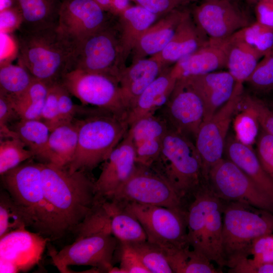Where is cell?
<instances>
[{
	"mask_svg": "<svg viewBox=\"0 0 273 273\" xmlns=\"http://www.w3.org/2000/svg\"><path fill=\"white\" fill-rule=\"evenodd\" d=\"M129 128L125 117L99 109L79 119L78 142L66 167L88 173L104 162Z\"/></svg>",
	"mask_w": 273,
	"mask_h": 273,
	"instance_id": "4",
	"label": "cell"
},
{
	"mask_svg": "<svg viewBox=\"0 0 273 273\" xmlns=\"http://www.w3.org/2000/svg\"><path fill=\"white\" fill-rule=\"evenodd\" d=\"M74 241L57 251L48 243L49 255L61 272H72L69 265H87L99 272H109L119 241L109 227L95 226L82 221L73 234Z\"/></svg>",
	"mask_w": 273,
	"mask_h": 273,
	"instance_id": "5",
	"label": "cell"
},
{
	"mask_svg": "<svg viewBox=\"0 0 273 273\" xmlns=\"http://www.w3.org/2000/svg\"><path fill=\"white\" fill-rule=\"evenodd\" d=\"M250 261L255 264L273 263V236L265 235L254 240L252 244Z\"/></svg>",
	"mask_w": 273,
	"mask_h": 273,
	"instance_id": "47",
	"label": "cell"
},
{
	"mask_svg": "<svg viewBox=\"0 0 273 273\" xmlns=\"http://www.w3.org/2000/svg\"><path fill=\"white\" fill-rule=\"evenodd\" d=\"M167 68L150 57L133 62L122 70L118 81L127 113L146 88Z\"/></svg>",
	"mask_w": 273,
	"mask_h": 273,
	"instance_id": "24",
	"label": "cell"
},
{
	"mask_svg": "<svg viewBox=\"0 0 273 273\" xmlns=\"http://www.w3.org/2000/svg\"><path fill=\"white\" fill-rule=\"evenodd\" d=\"M259 124L254 114L243 109L234 122L236 137L241 142L251 146L256 141Z\"/></svg>",
	"mask_w": 273,
	"mask_h": 273,
	"instance_id": "41",
	"label": "cell"
},
{
	"mask_svg": "<svg viewBox=\"0 0 273 273\" xmlns=\"http://www.w3.org/2000/svg\"><path fill=\"white\" fill-rule=\"evenodd\" d=\"M22 228H29L28 222L9 193L4 189L0 193V237Z\"/></svg>",
	"mask_w": 273,
	"mask_h": 273,
	"instance_id": "38",
	"label": "cell"
},
{
	"mask_svg": "<svg viewBox=\"0 0 273 273\" xmlns=\"http://www.w3.org/2000/svg\"><path fill=\"white\" fill-rule=\"evenodd\" d=\"M112 16L94 0H62L58 28L76 44L102 27Z\"/></svg>",
	"mask_w": 273,
	"mask_h": 273,
	"instance_id": "18",
	"label": "cell"
},
{
	"mask_svg": "<svg viewBox=\"0 0 273 273\" xmlns=\"http://www.w3.org/2000/svg\"><path fill=\"white\" fill-rule=\"evenodd\" d=\"M183 78L187 79L203 103V122L209 120L230 99L236 84L229 71L212 72Z\"/></svg>",
	"mask_w": 273,
	"mask_h": 273,
	"instance_id": "22",
	"label": "cell"
},
{
	"mask_svg": "<svg viewBox=\"0 0 273 273\" xmlns=\"http://www.w3.org/2000/svg\"><path fill=\"white\" fill-rule=\"evenodd\" d=\"M197 0H131L161 17L169 12L196 2Z\"/></svg>",
	"mask_w": 273,
	"mask_h": 273,
	"instance_id": "48",
	"label": "cell"
},
{
	"mask_svg": "<svg viewBox=\"0 0 273 273\" xmlns=\"http://www.w3.org/2000/svg\"><path fill=\"white\" fill-rule=\"evenodd\" d=\"M16 31L18 64L35 79L50 84L60 82L69 70L76 44L58 27Z\"/></svg>",
	"mask_w": 273,
	"mask_h": 273,
	"instance_id": "2",
	"label": "cell"
},
{
	"mask_svg": "<svg viewBox=\"0 0 273 273\" xmlns=\"http://www.w3.org/2000/svg\"><path fill=\"white\" fill-rule=\"evenodd\" d=\"M232 36L224 39L209 38L198 50L177 61L171 67L176 79L195 76L226 67Z\"/></svg>",
	"mask_w": 273,
	"mask_h": 273,
	"instance_id": "20",
	"label": "cell"
},
{
	"mask_svg": "<svg viewBox=\"0 0 273 273\" xmlns=\"http://www.w3.org/2000/svg\"><path fill=\"white\" fill-rule=\"evenodd\" d=\"M207 184L222 200L246 204L273 214V201L228 159L221 158L211 167Z\"/></svg>",
	"mask_w": 273,
	"mask_h": 273,
	"instance_id": "12",
	"label": "cell"
},
{
	"mask_svg": "<svg viewBox=\"0 0 273 273\" xmlns=\"http://www.w3.org/2000/svg\"><path fill=\"white\" fill-rule=\"evenodd\" d=\"M16 117L20 119L14 108L11 100L8 96L0 92L1 139H19L17 133L9 126V123Z\"/></svg>",
	"mask_w": 273,
	"mask_h": 273,
	"instance_id": "46",
	"label": "cell"
},
{
	"mask_svg": "<svg viewBox=\"0 0 273 273\" xmlns=\"http://www.w3.org/2000/svg\"><path fill=\"white\" fill-rule=\"evenodd\" d=\"M109 273H125V272L120 267H113Z\"/></svg>",
	"mask_w": 273,
	"mask_h": 273,
	"instance_id": "54",
	"label": "cell"
},
{
	"mask_svg": "<svg viewBox=\"0 0 273 273\" xmlns=\"http://www.w3.org/2000/svg\"><path fill=\"white\" fill-rule=\"evenodd\" d=\"M110 200L185 210L184 199L165 179L151 167L137 164L132 175Z\"/></svg>",
	"mask_w": 273,
	"mask_h": 273,
	"instance_id": "14",
	"label": "cell"
},
{
	"mask_svg": "<svg viewBox=\"0 0 273 273\" xmlns=\"http://www.w3.org/2000/svg\"><path fill=\"white\" fill-rule=\"evenodd\" d=\"M117 18L121 31L123 55L126 61L142 35L160 17L136 5L130 6Z\"/></svg>",
	"mask_w": 273,
	"mask_h": 273,
	"instance_id": "29",
	"label": "cell"
},
{
	"mask_svg": "<svg viewBox=\"0 0 273 273\" xmlns=\"http://www.w3.org/2000/svg\"><path fill=\"white\" fill-rule=\"evenodd\" d=\"M240 107L252 113L260 126L273 135V112L267 104L257 98L243 93Z\"/></svg>",
	"mask_w": 273,
	"mask_h": 273,
	"instance_id": "42",
	"label": "cell"
},
{
	"mask_svg": "<svg viewBox=\"0 0 273 273\" xmlns=\"http://www.w3.org/2000/svg\"><path fill=\"white\" fill-rule=\"evenodd\" d=\"M208 39L194 20L191 11L180 22L167 46L152 57L167 67L198 50Z\"/></svg>",
	"mask_w": 273,
	"mask_h": 273,
	"instance_id": "25",
	"label": "cell"
},
{
	"mask_svg": "<svg viewBox=\"0 0 273 273\" xmlns=\"http://www.w3.org/2000/svg\"><path fill=\"white\" fill-rule=\"evenodd\" d=\"M191 11L197 25L209 38L229 37L251 24L231 0L202 2Z\"/></svg>",
	"mask_w": 273,
	"mask_h": 273,
	"instance_id": "17",
	"label": "cell"
},
{
	"mask_svg": "<svg viewBox=\"0 0 273 273\" xmlns=\"http://www.w3.org/2000/svg\"><path fill=\"white\" fill-rule=\"evenodd\" d=\"M125 63L119 24L117 18L112 16L76 43L68 71L78 69L102 74L118 81Z\"/></svg>",
	"mask_w": 273,
	"mask_h": 273,
	"instance_id": "9",
	"label": "cell"
},
{
	"mask_svg": "<svg viewBox=\"0 0 273 273\" xmlns=\"http://www.w3.org/2000/svg\"><path fill=\"white\" fill-rule=\"evenodd\" d=\"M116 254L118 255L120 267L125 273H150L128 244L119 242Z\"/></svg>",
	"mask_w": 273,
	"mask_h": 273,
	"instance_id": "45",
	"label": "cell"
},
{
	"mask_svg": "<svg viewBox=\"0 0 273 273\" xmlns=\"http://www.w3.org/2000/svg\"><path fill=\"white\" fill-rule=\"evenodd\" d=\"M33 158H35L33 152L28 149L19 139L1 140V175Z\"/></svg>",
	"mask_w": 273,
	"mask_h": 273,
	"instance_id": "37",
	"label": "cell"
},
{
	"mask_svg": "<svg viewBox=\"0 0 273 273\" xmlns=\"http://www.w3.org/2000/svg\"><path fill=\"white\" fill-rule=\"evenodd\" d=\"M201 1H202V2L208 1L210 0H201ZM231 1H232V0H231Z\"/></svg>",
	"mask_w": 273,
	"mask_h": 273,
	"instance_id": "56",
	"label": "cell"
},
{
	"mask_svg": "<svg viewBox=\"0 0 273 273\" xmlns=\"http://www.w3.org/2000/svg\"><path fill=\"white\" fill-rule=\"evenodd\" d=\"M190 247L188 246L164 252L173 273L219 272L208 258Z\"/></svg>",
	"mask_w": 273,
	"mask_h": 273,
	"instance_id": "34",
	"label": "cell"
},
{
	"mask_svg": "<svg viewBox=\"0 0 273 273\" xmlns=\"http://www.w3.org/2000/svg\"><path fill=\"white\" fill-rule=\"evenodd\" d=\"M168 129L166 121L157 113L142 117L129 126L137 164L151 166L160 152Z\"/></svg>",
	"mask_w": 273,
	"mask_h": 273,
	"instance_id": "21",
	"label": "cell"
},
{
	"mask_svg": "<svg viewBox=\"0 0 273 273\" xmlns=\"http://www.w3.org/2000/svg\"><path fill=\"white\" fill-rule=\"evenodd\" d=\"M131 0H112L109 13L118 17L130 5Z\"/></svg>",
	"mask_w": 273,
	"mask_h": 273,
	"instance_id": "52",
	"label": "cell"
},
{
	"mask_svg": "<svg viewBox=\"0 0 273 273\" xmlns=\"http://www.w3.org/2000/svg\"><path fill=\"white\" fill-rule=\"evenodd\" d=\"M170 69H164L146 88L128 111L126 121L129 126L142 117L156 113L166 103L177 80Z\"/></svg>",
	"mask_w": 273,
	"mask_h": 273,
	"instance_id": "27",
	"label": "cell"
},
{
	"mask_svg": "<svg viewBox=\"0 0 273 273\" xmlns=\"http://www.w3.org/2000/svg\"><path fill=\"white\" fill-rule=\"evenodd\" d=\"M71 94L60 82L58 92V106L60 124L74 119L75 115L83 112L82 109L77 107L71 99Z\"/></svg>",
	"mask_w": 273,
	"mask_h": 273,
	"instance_id": "49",
	"label": "cell"
},
{
	"mask_svg": "<svg viewBox=\"0 0 273 273\" xmlns=\"http://www.w3.org/2000/svg\"><path fill=\"white\" fill-rule=\"evenodd\" d=\"M139 256L150 273H173L163 250L148 241L126 243Z\"/></svg>",
	"mask_w": 273,
	"mask_h": 273,
	"instance_id": "36",
	"label": "cell"
},
{
	"mask_svg": "<svg viewBox=\"0 0 273 273\" xmlns=\"http://www.w3.org/2000/svg\"><path fill=\"white\" fill-rule=\"evenodd\" d=\"M101 200L110 218L112 235L120 243H131L146 241V234L138 219L123 204L113 200Z\"/></svg>",
	"mask_w": 273,
	"mask_h": 273,
	"instance_id": "31",
	"label": "cell"
},
{
	"mask_svg": "<svg viewBox=\"0 0 273 273\" xmlns=\"http://www.w3.org/2000/svg\"><path fill=\"white\" fill-rule=\"evenodd\" d=\"M256 15L257 21L273 27V0H258Z\"/></svg>",
	"mask_w": 273,
	"mask_h": 273,
	"instance_id": "51",
	"label": "cell"
},
{
	"mask_svg": "<svg viewBox=\"0 0 273 273\" xmlns=\"http://www.w3.org/2000/svg\"><path fill=\"white\" fill-rule=\"evenodd\" d=\"M51 241L22 228L0 237V272L27 271L38 264Z\"/></svg>",
	"mask_w": 273,
	"mask_h": 273,
	"instance_id": "16",
	"label": "cell"
},
{
	"mask_svg": "<svg viewBox=\"0 0 273 273\" xmlns=\"http://www.w3.org/2000/svg\"><path fill=\"white\" fill-rule=\"evenodd\" d=\"M60 82L82 104L94 106L126 119L127 111L118 82L115 79L75 69L67 72Z\"/></svg>",
	"mask_w": 273,
	"mask_h": 273,
	"instance_id": "11",
	"label": "cell"
},
{
	"mask_svg": "<svg viewBox=\"0 0 273 273\" xmlns=\"http://www.w3.org/2000/svg\"><path fill=\"white\" fill-rule=\"evenodd\" d=\"M26 147L33 152L39 162H46L51 130L39 119H19L11 128Z\"/></svg>",
	"mask_w": 273,
	"mask_h": 273,
	"instance_id": "33",
	"label": "cell"
},
{
	"mask_svg": "<svg viewBox=\"0 0 273 273\" xmlns=\"http://www.w3.org/2000/svg\"><path fill=\"white\" fill-rule=\"evenodd\" d=\"M136 166L135 151L127 131L104 161L95 181L97 199H110L130 177Z\"/></svg>",
	"mask_w": 273,
	"mask_h": 273,
	"instance_id": "19",
	"label": "cell"
},
{
	"mask_svg": "<svg viewBox=\"0 0 273 273\" xmlns=\"http://www.w3.org/2000/svg\"><path fill=\"white\" fill-rule=\"evenodd\" d=\"M120 202L140 221L147 240L164 252L190 246L187 235V209Z\"/></svg>",
	"mask_w": 273,
	"mask_h": 273,
	"instance_id": "10",
	"label": "cell"
},
{
	"mask_svg": "<svg viewBox=\"0 0 273 273\" xmlns=\"http://www.w3.org/2000/svg\"><path fill=\"white\" fill-rule=\"evenodd\" d=\"M235 35L251 45L264 55L273 46V27L258 21L240 30Z\"/></svg>",
	"mask_w": 273,
	"mask_h": 273,
	"instance_id": "39",
	"label": "cell"
},
{
	"mask_svg": "<svg viewBox=\"0 0 273 273\" xmlns=\"http://www.w3.org/2000/svg\"><path fill=\"white\" fill-rule=\"evenodd\" d=\"M169 128L188 137L195 143L203 121V103L185 78L177 79L164 105L157 112Z\"/></svg>",
	"mask_w": 273,
	"mask_h": 273,
	"instance_id": "15",
	"label": "cell"
},
{
	"mask_svg": "<svg viewBox=\"0 0 273 273\" xmlns=\"http://www.w3.org/2000/svg\"><path fill=\"white\" fill-rule=\"evenodd\" d=\"M187 209L189 243L220 267L225 266L222 251L223 211L224 205L204 184L194 193Z\"/></svg>",
	"mask_w": 273,
	"mask_h": 273,
	"instance_id": "7",
	"label": "cell"
},
{
	"mask_svg": "<svg viewBox=\"0 0 273 273\" xmlns=\"http://www.w3.org/2000/svg\"><path fill=\"white\" fill-rule=\"evenodd\" d=\"M102 9L109 13L112 0H94Z\"/></svg>",
	"mask_w": 273,
	"mask_h": 273,
	"instance_id": "53",
	"label": "cell"
},
{
	"mask_svg": "<svg viewBox=\"0 0 273 273\" xmlns=\"http://www.w3.org/2000/svg\"><path fill=\"white\" fill-rule=\"evenodd\" d=\"M34 79L30 72L19 64H1L0 92L11 98L23 94Z\"/></svg>",
	"mask_w": 273,
	"mask_h": 273,
	"instance_id": "35",
	"label": "cell"
},
{
	"mask_svg": "<svg viewBox=\"0 0 273 273\" xmlns=\"http://www.w3.org/2000/svg\"><path fill=\"white\" fill-rule=\"evenodd\" d=\"M190 12L186 7H182L159 18L138 40L131 53L132 63L161 52L173 36L180 22Z\"/></svg>",
	"mask_w": 273,
	"mask_h": 273,
	"instance_id": "23",
	"label": "cell"
},
{
	"mask_svg": "<svg viewBox=\"0 0 273 273\" xmlns=\"http://www.w3.org/2000/svg\"><path fill=\"white\" fill-rule=\"evenodd\" d=\"M245 82L258 91L267 92L273 90V46L259 61Z\"/></svg>",
	"mask_w": 273,
	"mask_h": 273,
	"instance_id": "40",
	"label": "cell"
},
{
	"mask_svg": "<svg viewBox=\"0 0 273 273\" xmlns=\"http://www.w3.org/2000/svg\"><path fill=\"white\" fill-rule=\"evenodd\" d=\"M268 107H269V108L270 109V110H271V111L273 112V102H272L270 105H268Z\"/></svg>",
	"mask_w": 273,
	"mask_h": 273,
	"instance_id": "55",
	"label": "cell"
},
{
	"mask_svg": "<svg viewBox=\"0 0 273 273\" xmlns=\"http://www.w3.org/2000/svg\"><path fill=\"white\" fill-rule=\"evenodd\" d=\"M261 128L256 141V153L262 167L273 178V135Z\"/></svg>",
	"mask_w": 273,
	"mask_h": 273,
	"instance_id": "44",
	"label": "cell"
},
{
	"mask_svg": "<svg viewBox=\"0 0 273 273\" xmlns=\"http://www.w3.org/2000/svg\"><path fill=\"white\" fill-rule=\"evenodd\" d=\"M223 153L273 201V178L262 167L251 146L231 134L226 137Z\"/></svg>",
	"mask_w": 273,
	"mask_h": 273,
	"instance_id": "26",
	"label": "cell"
},
{
	"mask_svg": "<svg viewBox=\"0 0 273 273\" xmlns=\"http://www.w3.org/2000/svg\"><path fill=\"white\" fill-rule=\"evenodd\" d=\"M263 56L251 45L236 37L234 33L232 35L226 67L236 82L243 83Z\"/></svg>",
	"mask_w": 273,
	"mask_h": 273,
	"instance_id": "32",
	"label": "cell"
},
{
	"mask_svg": "<svg viewBox=\"0 0 273 273\" xmlns=\"http://www.w3.org/2000/svg\"><path fill=\"white\" fill-rule=\"evenodd\" d=\"M1 32L11 33L17 30L22 23V17L18 8L15 6L1 10Z\"/></svg>",
	"mask_w": 273,
	"mask_h": 273,
	"instance_id": "50",
	"label": "cell"
},
{
	"mask_svg": "<svg viewBox=\"0 0 273 273\" xmlns=\"http://www.w3.org/2000/svg\"><path fill=\"white\" fill-rule=\"evenodd\" d=\"M59 83L50 85L41 113L40 120L47 124L51 131L60 124L58 106Z\"/></svg>",
	"mask_w": 273,
	"mask_h": 273,
	"instance_id": "43",
	"label": "cell"
},
{
	"mask_svg": "<svg viewBox=\"0 0 273 273\" xmlns=\"http://www.w3.org/2000/svg\"><path fill=\"white\" fill-rule=\"evenodd\" d=\"M40 165L44 197L66 235H73L97 201L96 180L85 171L71 172L50 163Z\"/></svg>",
	"mask_w": 273,
	"mask_h": 273,
	"instance_id": "1",
	"label": "cell"
},
{
	"mask_svg": "<svg viewBox=\"0 0 273 273\" xmlns=\"http://www.w3.org/2000/svg\"><path fill=\"white\" fill-rule=\"evenodd\" d=\"M79 119L62 123L51 131L46 162L66 167L76 149Z\"/></svg>",
	"mask_w": 273,
	"mask_h": 273,
	"instance_id": "30",
	"label": "cell"
},
{
	"mask_svg": "<svg viewBox=\"0 0 273 273\" xmlns=\"http://www.w3.org/2000/svg\"><path fill=\"white\" fill-rule=\"evenodd\" d=\"M243 84L236 82L230 99L209 120L202 123L196 135L195 144L201 158L206 184L210 169L222 158L227 133L244 93Z\"/></svg>",
	"mask_w": 273,
	"mask_h": 273,
	"instance_id": "13",
	"label": "cell"
},
{
	"mask_svg": "<svg viewBox=\"0 0 273 273\" xmlns=\"http://www.w3.org/2000/svg\"><path fill=\"white\" fill-rule=\"evenodd\" d=\"M1 176L3 188L22 212L29 228L51 241L66 235L44 197L40 162L30 159Z\"/></svg>",
	"mask_w": 273,
	"mask_h": 273,
	"instance_id": "3",
	"label": "cell"
},
{
	"mask_svg": "<svg viewBox=\"0 0 273 273\" xmlns=\"http://www.w3.org/2000/svg\"><path fill=\"white\" fill-rule=\"evenodd\" d=\"M165 179L184 199L203 184L202 164L195 143L168 129L157 158L150 167Z\"/></svg>",
	"mask_w": 273,
	"mask_h": 273,
	"instance_id": "6",
	"label": "cell"
},
{
	"mask_svg": "<svg viewBox=\"0 0 273 273\" xmlns=\"http://www.w3.org/2000/svg\"><path fill=\"white\" fill-rule=\"evenodd\" d=\"M272 233V213L238 202L224 205L222 251L225 266L232 268L248 257L254 240Z\"/></svg>",
	"mask_w": 273,
	"mask_h": 273,
	"instance_id": "8",
	"label": "cell"
},
{
	"mask_svg": "<svg viewBox=\"0 0 273 273\" xmlns=\"http://www.w3.org/2000/svg\"><path fill=\"white\" fill-rule=\"evenodd\" d=\"M22 17L18 29L34 31L58 27L61 2L59 0H14Z\"/></svg>",
	"mask_w": 273,
	"mask_h": 273,
	"instance_id": "28",
	"label": "cell"
}]
</instances>
